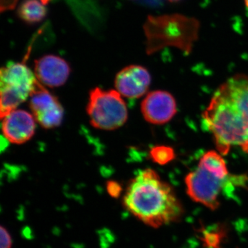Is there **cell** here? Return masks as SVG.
Here are the masks:
<instances>
[{
  "mask_svg": "<svg viewBox=\"0 0 248 248\" xmlns=\"http://www.w3.org/2000/svg\"><path fill=\"white\" fill-rule=\"evenodd\" d=\"M200 23L195 17L174 14L149 16L143 25L148 55L167 47H174L187 54L198 40Z\"/></svg>",
  "mask_w": 248,
  "mask_h": 248,
  "instance_id": "cell-4",
  "label": "cell"
},
{
  "mask_svg": "<svg viewBox=\"0 0 248 248\" xmlns=\"http://www.w3.org/2000/svg\"><path fill=\"white\" fill-rule=\"evenodd\" d=\"M1 119L3 135L11 143H26L35 134L36 121L33 115L27 111L16 109Z\"/></svg>",
  "mask_w": 248,
  "mask_h": 248,
  "instance_id": "cell-11",
  "label": "cell"
},
{
  "mask_svg": "<svg viewBox=\"0 0 248 248\" xmlns=\"http://www.w3.org/2000/svg\"><path fill=\"white\" fill-rule=\"evenodd\" d=\"M87 112L91 125L101 130H115L128 120L126 104L116 90L93 89L90 92Z\"/></svg>",
  "mask_w": 248,
  "mask_h": 248,
  "instance_id": "cell-6",
  "label": "cell"
},
{
  "mask_svg": "<svg viewBox=\"0 0 248 248\" xmlns=\"http://www.w3.org/2000/svg\"><path fill=\"white\" fill-rule=\"evenodd\" d=\"M34 71L41 84L56 88L66 82L71 70L64 59L58 55H47L35 60Z\"/></svg>",
  "mask_w": 248,
  "mask_h": 248,
  "instance_id": "cell-10",
  "label": "cell"
},
{
  "mask_svg": "<svg viewBox=\"0 0 248 248\" xmlns=\"http://www.w3.org/2000/svg\"><path fill=\"white\" fill-rule=\"evenodd\" d=\"M46 13L45 5L40 0H23L17 11L19 18L31 24L42 22Z\"/></svg>",
  "mask_w": 248,
  "mask_h": 248,
  "instance_id": "cell-12",
  "label": "cell"
},
{
  "mask_svg": "<svg viewBox=\"0 0 248 248\" xmlns=\"http://www.w3.org/2000/svg\"><path fill=\"white\" fill-rule=\"evenodd\" d=\"M107 190L111 197H118L121 195L122 187L118 183L115 182H109L107 184Z\"/></svg>",
  "mask_w": 248,
  "mask_h": 248,
  "instance_id": "cell-15",
  "label": "cell"
},
{
  "mask_svg": "<svg viewBox=\"0 0 248 248\" xmlns=\"http://www.w3.org/2000/svg\"><path fill=\"white\" fill-rule=\"evenodd\" d=\"M151 84V76L145 67L130 65L115 77L116 91L128 99H138L146 94Z\"/></svg>",
  "mask_w": 248,
  "mask_h": 248,
  "instance_id": "cell-9",
  "label": "cell"
},
{
  "mask_svg": "<svg viewBox=\"0 0 248 248\" xmlns=\"http://www.w3.org/2000/svg\"><path fill=\"white\" fill-rule=\"evenodd\" d=\"M44 4L46 5L48 4L49 2H50V0H40Z\"/></svg>",
  "mask_w": 248,
  "mask_h": 248,
  "instance_id": "cell-16",
  "label": "cell"
},
{
  "mask_svg": "<svg viewBox=\"0 0 248 248\" xmlns=\"http://www.w3.org/2000/svg\"><path fill=\"white\" fill-rule=\"evenodd\" d=\"M38 79L26 62H13L0 72V115L1 118L17 109L30 97Z\"/></svg>",
  "mask_w": 248,
  "mask_h": 248,
  "instance_id": "cell-5",
  "label": "cell"
},
{
  "mask_svg": "<svg viewBox=\"0 0 248 248\" xmlns=\"http://www.w3.org/2000/svg\"><path fill=\"white\" fill-rule=\"evenodd\" d=\"M29 104L36 122L43 128H56L62 124L64 115L62 104L39 81L31 93Z\"/></svg>",
  "mask_w": 248,
  "mask_h": 248,
  "instance_id": "cell-7",
  "label": "cell"
},
{
  "mask_svg": "<svg viewBox=\"0 0 248 248\" xmlns=\"http://www.w3.org/2000/svg\"><path fill=\"white\" fill-rule=\"evenodd\" d=\"M244 4L246 5V7L247 8L248 10V0H244Z\"/></svg>",
  "mask_w": 248,
  "mask_h": 248,
  "instance_id": "cell-17",
  "label": "cell"
},
{
  "mask_svg": "<svg viewBox=\"0 0 248 248\" xmlns=\"http://www.w3.org/2000/svg\"><path fill=\"white\" fill-rule=\"evenodd\" d=\"M202 117L217 151L226 155L239 147L248 154V76L238 73L221 84Z\"/></svg>",
  "mask_w": 248,
  "mask_h": 248,
  "instance_id": "cell-1",
  "label": "cell"
},
{
  "mask_svg": "<svg viewBox=\"0 0 248 248\" xmlns=\"http://www.w3.org/2000/svg\"><path fill=\"white\" fill-rule=\"evenodd\" d=\"M141 110L147 122L162 125L172 120L177 114V102L172 94L167 91H152L142 101Z\"/></svg>",
  "mask_w": 248,
  "mask_h": 248,
  "instance_id": "cell-8",
  "label": "cell"
},
{
  "mask_svg": "<svg viewBox=\"0 0 248 248\" xmlns=\"http://www.w3.org/2000/svg\"><path fill=\"white\" fill-rule=\"evenodd\" d=\"M123 203L134 217L155 228L178 221L184 213L172 186L151 169L140 171L129 182Z\"/></svg>",
  "mask_w": 248,
  "mask_h": 248,
  "instance_id": "cell-2",
  "label": "cell"
},
{
  "mask_svg": "<svg viewBox=\"0 0 248 248\" xmlns=\"http://www.w3.org/2000/svg\"><path fill=\"white\" fill-rule=\"evenodd\" d=\"M170 1H179V0H169Z\"/></svg>",
  "mask_w": 248,
  "mask_h": 248,
  "instance_id": "cell-18",
  "label": "cell"
},
{
  "mask_svg": "<svg viewBox=\"0 0 248 248\" xmlns=\"http://www.w3.org/2000/svg\"><path fill=\"white\" fill-rule=\"evenodd\" d=\"M150 156L154 162L164 166L175 159L176 155L170 147L157 146L152 148L150 151Z\"/></svg>",
  "mask_w": 248,
  "mask_h": 248,
  "instance_id": "cell-13",
  "label": "cell"
},
{
  "mask_svg": "<svg viewBox=\"0 0 248 248\" xmlns=\"http://www.w3.org/2000/svg\"><path fill=\"white\" fill-rule=\"evenodd\" d=\"M219 152L210 151L202 155L195 170L185 178L187 195L196 203L210 210L220 205V199L227 187L244 184L248 178L232 176Z\"/></svg>",
  "mask_w": 248,
  "mask_h": 248,
  "instance_id": "cell-3",
  "label": "cell"
},
{
  "mask_svg": "<svg viewBox=\"0 0 248 248\" xmlns=\"http://www.w3.org/2000/svg\"><path fill=\"white\" fill-rule=\"evenodd\" d=\"M1 248H11L12 238L9 232L4 226H1Z\"/></svg>",
  "mask_w": 248,
  "mask_h": 248,
  "instance_id": "cell-14",
  "label": "cell"
}]
</instances>
